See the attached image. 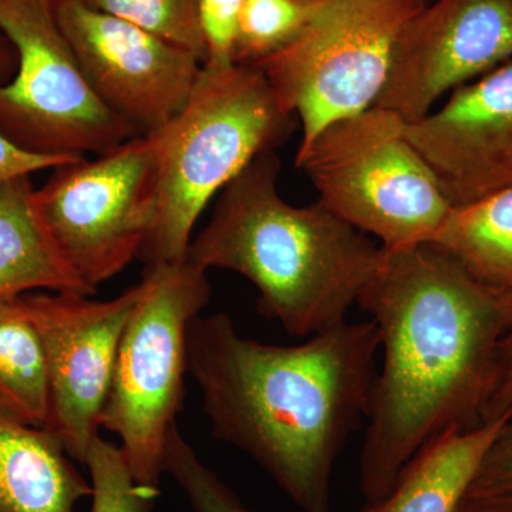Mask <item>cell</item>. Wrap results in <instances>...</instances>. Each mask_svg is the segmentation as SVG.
I'll return each instance as SVG.
<instances>
[{"mask_svg": "<svg viewBox=\"0 0 512 512\" xmlns=\"http://www.w3.org/2000/svg\"><path fill=\"white\" fill-rule=\"evenodd\" d=\"M357 305L376 323L382 353L359 466L362 508H372L434 441L480 426L473 419L497 382L512 292L480 281L446 249L421 244L384 249Z\"/></svg>", "mask_w": 512, "mask_h": 512, "instance_id": "6da1fadb", "label": "cell"}, {"mask_svg": "<svg viewBox=\"0 0 512 512\" xmlns=\"http://www.w3.org/2000/svg\"><path fill=\"white\" fill-rule=\"evenodd\" d=\"M379 352L372 319L295 346L245 338L222 312L188 329V373L215 439L254 458L301 512H333V470L369 416Z\"/></svg>", "mask_w": 512, "mask_h": 512, "instance_id": "7a4b0ae2", "label": "cell"}, {"mask_svg": "<svg viewBox=\"0 0 512 512\" xmlns=\"http://www.w3.org/2000/svg\"><path fill=\"white\" fill-rule=\"evenodd\" d=\"M276 150L255 157L220 192L187 259L245 276L258 311L308 339L346 322L383 264L384 249L319 200L295 207L279 194Z\"/></svg>", "mask_w": 512, "mask_h": 512, "instance_id": "3957f363", "label": "cell"}, {"mask_svg": "<svg viewBox=\"0 0 512 512\" xmlns=\"http://www.w3.org/2000/svg\"><path fill=\"white\" fill-rule=\"evenodd\" d=\"M292 130V114L258 69L204 64L183 109L146 134L157 150V211L141 261H184L192 229L212 198Z\"/></svg>", "mask_w": 512, "mask_h": 512, "instance_id": "277c9868", "label": "cell"}, {"mask_svg": "<svg viewBox=\"0 0 512 512\" xmlns=\"http://www.w3.org/2000/svg\"><path fill=\"white\" fill-rule=\"evenodd\" d=\"M140 299L121 335L100 429L120 440L131 476L160 491L165 443L183 412L187 340L211 299L207 271L187 258L146 265Z\"/></svg>", "mask_w": 512, "mask_h": 512, "instance_id": "5b68a950", "label": "cell"}, {"mask_svg": "<svg viewBox=\"0 0 512 512\" xmlns=\"http://www.w3.org/2000/svg\"><path fill=\"white\" fill-rule=\"evenodd\" d=\"M406 124L373 106L328 124L296 153L319 201L389 251L433 244L453 210Z\"/></svg>", "mask_w": 512, "mask_h": 512, "instance_id": "8992f818", "label": "cell"}, {"mask_svg": "<svg viewBox=\"0 0 512 512\" xmlns=\"http://www.w3.org/2000/svg\"><path fill=\"white\" fill-rule=\"evenodd\" d=\"M308 25L281 52L252 64L302 126L299 148L322 128L375 106L400 33L424 0H306Z\"/></svg>", "mask_w": 512, "mask_h": 512, "instance_id": "52a82bcc", "label": "cell"}, {"mask_svg": "<svg viewBox=\"0 0 512 512\" xmlns=\"http://www.w3.org/2000/svg\"><path fill=\"white\" fill-rule=\"evenodd\" d=\"M0 33L18 72L0 84V134L40 157L99 156L140 136L90 90L56 16L55 0H0Z\"/></svg>", "mask_w": 512, "mask_h": 512, "instance_id": "ba28073f", "label": "cell"}, {"mask_svg": "<svg viewBox=\"0 0 512 512\" xmlns=\"http://www.w3.org/2000/svg\"><path fill=\"white\" fill-rule=\"evenodd\" d=\"M157 185L153 138L136 136L92 160L57 165L35 190L57 254L94 292L140 258L156 218Z\"/></svg>", "mask_w": 512, "mask_h": 512, "instance_id": "9c48e42d", "label": "cell"}, {"mask_svg": "<svg viewBox=\"0 0 512 512\" xmlns=\"http://www.w3.org/2000/svg\"><path fill=\"white\" fill-rule=\"evenodd\" d=\"M143 286L109 301L69 292L20 295L45 349L50 431L74 461L84 464L109 394L121 335Z\"/></svg>", "mask_w": 512, "mask_h": 512, "instance_id": "30bf717a", "label": "cell"}, {"mask_svg": "<svg viewBox=\"0 0 512 512\" xmlns=\"http://www.w3.org/2000/svg\"><path fill=\"white\" fill-rule=\"evenodd\" d=\"M55 8L84 80L117 119L146 136L183 109L204 66L194 53L86 0Z\"/></svg>", "mask_w": 512, "mask_h": 512, "instance_id": "8fae6325", "label": "cell"}, {"mask_svg": "<svg viewBox=\"0 0 512 512\" xmlns=\"http://www.w3.org/2000/svg\"><path fill=\"white\" fill-rule=\"evenodd\" d=\"M512 59V0H434L400 33L375 106L419 120Z\"/></svg>", "mask_w": 512, "mask_h": 512, "instance_id": "7c38bea8", "label": "cell"}, {"mask_svg": "<svg viewBox=\"0 0 512 512\" xmlns=\"http://www.w3.org/2000/svg\"><path fill=\"white\" fill-rule=\"evenodd\" d=\"M419 151L453 208L512 188V59L457 87L443 107L407 121Z\"/></svg>", "mask_w": 512, "mask_h": 512, "instance_id": "4fadbf2b", "label": "cell"}, {"mask_svg": "<svg viewBox=\"0 0 512 512\" xmlns=\"http://www.w3.org/2000/svg\"><path fill=\"white\" fill-rule=\"evenodd\" d=\"M92 493L50 431L0 416V512H79Z\"/></svg>", "mask_w": 512, "mask_h": 512, "instance_id": "5bb4252c", "label": "cell"}, {"mask_svg": "<svg viewBox=\"0 0 512 512\" xmlns=\"http://www.w3.org/2000/svg\"><path fill=\"white\" fill-rule=\"evenodd\" d=\"M35 190L30 175L0 183V299L30 292L93 296L57 254L37 214Z\"/></svg>", "mask_w": 512, "mask_h": 512, "instance_id": "9a60e30c", "label": "cell"}, {"mask_svg": "<svg viewBox=\"0 0 512 512\" xmlns=\"http://www.w3.org/2000/svg\"><path fill=\"white\" fill-rule=\"evenodd\" d=\"M507 419L484 421L434 441L414 458L382 503L360 512H456Z\"/></svg>", "mask_w": 512, "mask_h": 512, "instance_id": "2e32d148", "label": "cell"}, {"mask_svg": "<svg viewBox=\"0 0 512 512\" xmlns=\"http://www.w3.org/2000/svg\"><path fill=\"white\" fill-rule=\"evenodd\" d=\"M49 375L45 349L18 298L0 299V416L46 429Z\"/></svg>", "mask_w": 512, "mask_h": 512, "instance_id": "e0dca14e", "label": "cell"}, {"mask_svg": "<svg viewBox=\"0 0 512 512\" xmlns=\"http://www.w3.org/2000/svg\"><path fill=\"white\" fill-rule=\"evenodd\" d=\"M485 284L512 292V188L453 208L433 241Z\"/></svg>", "mask_w": 512, "mask_h": 512, "instance_id": "ac0fdd59", "label": "cell"}, {"mask_svg": "<svg viewBox=\"0 0 512 512\" xmlns=\"http://www.w3.org/2000/svg\"><path fill=\"white\" fill-rule=\"evenodd\" d=\"M306 0H244L239 12L234 60L252 66L292 45L308 25Z\"/></svg>", "mask_w": 512, "mask_h": 512, "instance_id": "d6986e66", "label": "cell"}, {"mask_svg": "<svg viewBox=\"0 0 512 512\" xmlns=\"http://www.w3.org/2000/svg\"><path fill=\"white\" fill-rule=\"evenodd\" d=\"M87 5L164 37L194 53L202 63L207 57L202 37L198 0H86Z\"/></svg>", "mask_w": 512, "mask_h": 512, "instance_id": "ffe728a7", "label": "cell"}, {"mask_svg": "<svg viewBox=\"0 0 512 512\" xmlns=\"http://www.w3.org/2000/svg\"><path fill=\"white\" fill-rule=\"evenodd\" d=\"M84 466L92 483L90 512H151L160 491L151 490L134 480L117 444L94 437Z\"/></svg>", "mask_w": 512, "mask_h": 512, "instance_id": "44dd1931", "label": "cell"}, {"mask_svg": "<svg viewBox=\"0 0 512 512\" xmlns=\"http://www.w3.org/2000/svg\"><path fill=\"white\" fill-rule=\"evenodd\" d=\"M164 474L184 491L192 512H252L220 476L198 457L175 424L168 434Z\"/></svg>", "mask_w": 512, "mask_h": 512, "instance_id": "7402d4cb", "label": "cell"}, {"mask_svg": "<svg viewBox=\"0 0 512 512\" xmlns=\"http://www.w3.org/2000/svg\"><path fill=\"white\" fill-rule=\"evenodd\" d=\"M242 2L244 0H198V18L207 47L205 66L225 67L235 63V37Z\"/></svg>", "mask_w": 512, "mask_h": 512, "instance_id": "603a6c76", "label": "cell"}, {"mask_svg": "<svg viewBox=\"0 0 512 512\" xmlns=\"http://www.w3.org/2000/svg\"><path fill=\"white\" fill-rule=\"evenodd\" d=\"M464 497L512 500V414L488 448Z\"/></svg>", "mask_w": 512, "mask_h": 512, "instance_id": "cb8c5ba5", "label": "cell"}, {"mask_svg": "<svg viewBox=\"0 0 512 512\" xmlns=\"http://www.w3.org/2000/svg\"><path fill=\"white\" fill-rule=\"evenodd\" d=\"M18 72V55L15 47L0 33V84L9 83ZM79 158V157H77ZM66 158L40 157L20 150L0 134V183L20 175H32L43 170H52L67 163Z\"/></svg>", "mask_w": 512, "mask_h": 512, "instance_id": "d4e9b609", "label": "cell"}, {"mask_svg": "<svg viewBox=\"0 0 512 512\" xmlns=\"http://www.w3.org/2000/svg\"><path fill=\"white\" fill-rule=\"evenodd\" d=\"M512 414V340L505 348L497 382L485 407L484 421L504 419Z\"/></svg>", "mask_w": 512, "mask_h": 512, "instance_id": "484cf974", "label": "cell"}, {"mask_svg": "<svg viewBox=\"0 0 512 512\" xmlns=\"http://www.w3.org/2000/svg\"><path fill=\"white\" fill-rule=\"evenodd\" d=\"M456 512H512L510 498L464 497Z\"/></svg>", "mask_w": 512, "mask_h": 512, "instance_id": "4316f807", "label": "cell"}, {"mask_svg": "<svg viewBox=\"0 0 512 512\" xmlns=\"http://www.w3.org/2000/svg\"><path fill=\"white\" fill-rule=\"evenodd\" d=\"M424 2H427V3H429V0H424Z\"/></svg>", "mask_w": 512, "mask_h": 512, "instance_id": "83f0119b", "label": "cell"}]
</instances>
